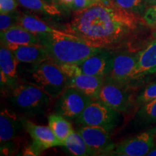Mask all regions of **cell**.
Listing matches in <instances>:
<instances>
[{
  "mask_svg": "<svg viewBox=\"0 0 156 156\" xmlns=\"http://www.w3.org/2000/svg\"><path fill=\"white\" fill-rule=\"evenodd\" d=\"M142 16L112 5L98 3L75 11L65 32L94 47L112 48L125 43L137 30Z\"/></svg>",
  "mask_w": 156,
  "mask_h": 156,
  "instance_id": "obj_1",
  "label": "cell"
},
{
  "mask_svg": "<svg viewBox=\"0 0 156 156\" xmlns=\"http://www.w3.org/2000/svg\"><path fill=\"white\" fill-rule=\"evenodd\" d=\"M48 59L58 65L79 64L101 48L94 47L65 31L38 36Z\"/></svg>",
  "mask_w": 156,
  "mask_h": 156,
  "instance_id": "obj_2",
  "label": "cell"
},
{
  "mask_svg": "<svg viewBox=\"0 0 156 156\" xmlns=\"http://www.w3.org/2000/svg\"><path fill=\"white\" fill-rule=\"evenodd\" d=\"M29 65L22 72L20 80L36 85L52 98L59 97L67 88L68 77L59 66L50 59Z\"/></svg>",
  "mask_w": 156,
  "mask_h": 156,
  "instance_id": "obj_3",
  "label": "cell"
},
{
  "mask_svg": "<svg viewBox=\"0 0 156 156\" xmlns=\"http://www.w3.org/2000/svg\"><path fill=\"white\" fill-rule=\"evenodd\" d=\"M52 99L47 93L27 83H20L10 91L9 101L25 114L34 116L44 113Z\"/></svg>",
  "mask_w": 156,
  "mask_h": 156,
  "instance_id": "obj_4",
  "label": "cell"
},
{
  "mask_svg": "<svg viewBox=\"0 0 156 156\" xmlns=\"http://www.w3.org/2000/svg\"><path fill=\"white\" fill-rule=\"evenodd\" d=\"M131 86L105 79L98 98L101 102L119 113H129L136 105Z\"/></svg>",
  "mask_w": 156,
  "mask_h": 156,
  "instance_id": "obj_5",
  "label": "cell"
},
{
  "mask_svg": "<svg viewBox=\"0 0 156 156\" xmlns=\"http://www.w3.org/2000/svg\"><path fill=\"white\" fill-rule=\"evenodd\" d=\"M119 113L97 99L90 103L75 120L83 126H98L112 132L119 122Z\"/></svg>",
  "mask_w": 156,
  "mask_h": 156,
  "instance_id": "obj_6",
  "label": "cell"
},
{
  "mask_svg": "<svg viewBox=\"0 0 156 156\" xmlns=\"http://www.w3.org/2000/svg\"><path fill=\"white\" fill-rule=\"evenodd\" d=\"M155 141L156 126L124 140L118 145H116L112 153L122 156L147 155L155 146Z\"/></svg>",
  "mask_w": 156,
  "mask_h": 156,
  "instance_id": "obj_7",
  "label": "cell"
},
{
  "mask_svg": "<svg viewBox=\"0 0 156 156\" xmlns=\"http://www.w3.org/2000/svg\"><path fill=\"white\" fill-rule=\"evenodd\" d=\"M113 54L114 60L112 70L105 79L130 85L131 76L137 62L140 51L124 50Z\"/></svg>",
  "mask_w": 156,
  "mask_h": 156,
  "instance_id": "obj_8",
  "label": "cell"
},
{
  "mask_svg": "<svg viewBox=\"0 0 156 156\" xmlns=\"http://www.w3.org/2000/svg\"><path fill=\"white\" fill-rule=\"evenodd\" d=\"M93 101L77 90L67 87L58 97L56 105V114L67 119H76Z\"/></svg>",
  "mask_w": 156,
  "mask_h": 156,
  "instance_id": "obj_9",
  "label": "cell"
},
{
  "mask_svg": "<svg viewBox=\"0 0 156 156\" xmlns=\"http://www.w3.org/2000/svg\"><path fill=\"white\" fill-rule=\"evenodd\" d=\"M93 155L112 153L116 145L111 137V132L98 126H83L78 129Z\"/></svg>",
  "mask_w": 156,
  "mask_h": 156,
  "instance_id": "obj_10",
  "label": "cell"
},
{
  "mask_svg": "<svg viewBox=\"0 0 156 156\" xmlns=\"http://www.w3.org/2000/svg\"><path fill=\"white\" fill-rule=\"evenodd\" d=\"M113 60V52L101 48L77 65L81 73L106 78L112 70Z\"/></svg>",
  "mask_w": 156,
  "mask_h": 156,
  "instance_id": "obj_11",
  "label": "cell"
},
{
  "mask_svg": "<svg viewBox=\"0 0 156 156\" xmlns=\"http://www.w3.org/2000/svg\"><path fill=\"white\" fill-rule=\"evenodd\" d=\"M23 120L20 119L14 112L7 108H3L0 114V143L1 153H9L11 142L19 135L24 126Z\"/></svg>",
  "mask_w": 156,
  "mask_h": 156,
  "instance_id": "obj_12",
  "label": "cell"
},
{
  "mask_svg": "<svg viewBox=\"0 0 156 156\" xmlns=\"http://www.w3.org/2000/svg\"><path fill=\"white\" fill-rule=\"evenodd\" d=\"M20 62L10 49L1 46L0 48V82L2 90L11 91L20 83Z\"/></svg>",
  "mask_w": 156,
  "mask_h": 156,
  "instance_id": "obj_13",
  "label": "cell"
},
{
  "mask_svg": "<svg viewBox=\"0 0 156 156\" xmlns=\"http://www.w3.org/2000/svg\"><path fill=\"white\" fill-rule=\"evenodd\" d=\"M156 74V38H153L143 49L140 51L139 57L131 76V83L141 81L144 78Z\"/></svg>",
  "mask_w": 156,
  "mask_h": 156,
  "instance_id": "obj_14",
  "label": "cell"
},
{
  "mask_svg": "<svg viewBox=\"0 0 156 156\" xmlns=\"http://www.w3.org/2000/svg\"><path fill=\"white\" fill-rule=\"evenodd\" d=\"M23 124L33 140L32 145L40 154L48 148L61 146L49 126L38 125L27 119L23 120Z\"/></svg>",
  "mask_w": 156,
  "mask_h": 156,
  "instance_id": "obj_15",
  "label": "cell"
},
{
  "mask_svg": "<svg viewBox=\"0 0 156 156\" xmlns=\"http://www.w3.org/2000/svg\"><path fill=\"white\" fill-rule=\"evenodd\" d=\"M0 37L1 46H5L9 49L18 46L41 44L38 36L18 25L1 32Z\"/></svg>",
  "mask_w": 156,
  "mask_h": 156,
  "instance_id": "obj_16",
  "label": "cell"
},
{
  "mask_svg": "<svg viewBox=\"0 0 156 156\" xmlns=\"http://www.w3.org/2000/svg\"><path fill=\"white\" fill-rule=\"evenodd\" d=\"M104 81V77L82 73L68 78L67 87L77 90L93 100H97Z\"/></svg>",
  "mask_w": 156,
  "mask_h": 156,
  "instance_id": "obj_17",
  "label": "cell"
},
{
  "mask_svg": "<svg viewBox=\"0 0 156 156\" xmlns=\"http://www.w3.org/2000/svg\"><path fill=\"white\" fill-rule=\"evenodd\" d=\"M10 50L20 63L34 64L48 59L46 48L41 44L18 46Z\"/></svg>",
  "mask_w": 156,
  "mask_h": 156,
  "instance_id": "obj_18",
  "label": "cell"
},
{
  "mask_svg": "<svg viewBox=\"0 0 156 156\" xmlns=\"http://www.w3.org/2000/svg\"><path fill=\"white\" fill-rule=\"evenodd\" d=\"M17 25L23 27L26 30L36 34V36L54 34L59 31L57 29L50 26L38 17L25 13H20Z\"/></svg>",
  "mask_w": 156,
  "mask_h": 156,
  "instance_id": "obj_19",
  "label": "cell"
},
{
  "mask_svg": "<svg viewBox=\"0 0 156 156\" xmlns=\"http://www.w3.org/2000/svg\"><path fill=\"white\" fill-rule=\"evenodd\" d=\"M48 126L51 129L54 135L63 146L66 139L74 132L70 122L66 118L58 114H51L48 117Z\"/></svg>",
  "mask_w": 156,
  "mask_h": 156,
  "instance_id": "obj_20",
  "label": "cell"
},
{
  "mask_svg": "<svg viewBox=\"0 0 156 156\" xmlns=\"http://www.w3.org/2000/svg\"><path fill=\"white\" fill-rule=\"evenodd\" d=\"M62 147H64L72 155L76 156L93 155L86 142L78 132L74 131L66 139Z\"/></svg>",
  "mask_w": 156,
  "mask_h": 156,
  "instance_id": "obj_21",
  "label": "cell"
},
{
  "mask_svg": "<svg viewBox=\"0 0 156 156\" xmlns=\"http://www.w3.org/2000/svg\"><path fill=\"white\" fill-rule=\"evenodd\" d=\"M20 6L29 10L40 12L49 16H58L61 12L56 5H51L44 0H17Z\"/></svg>",
  "mask_w": 156,
  "mask_h": 156,
  "instance_id": "obj_22",
  "label": "cell"
},
{
  "mask_svg": "<svg viewBox=\"0 0 156 156\" xmlns=\"http://www.w3.org/2000/svg\"><path fill=\"white\" fill-rule=\"evenodd\" d=\"M136 122L141 126H148L156 123V98L140 106L136 114Z\"/></svg>",
  "mask_w": 156,
  "mask_h": 156,
  "instance_id": "obj_23",
  "label": "cell"
},
{
  "mask_svg": "<svg viewBox=\"0 0 156 156\" xmlns=\"http://www.w3.org/2000/svg\"><path fill=\"white\" fill-rule=\"evenodd\" d=\"M115 6L140 16L143 15L147 8V0H112Z\"/></svg>",
  "mask_w": 156,
  "mask_h": 156,
  "instance_id": "obj_24",
  "label": "cell"
},
{
  "mask_svg": "<svg viewBox=\"0 0 156 156\" xmlns=\"http://www.w3.org/2000/svg\"><path fill=\"white\" fill-rule=\"evenodd\" d=\"M155 98H156V82H153L148 84L138 93L136 97V105L141 106Z\"/></svg>",
  "mask_w": 156,
  "mask_h": 156,
  "instance_id": "obj_25",
  "label": "cell"
},
{
  "mask_svg": "<svg viewBox=\"0 0 156 156\" xmlns=\"http://www.w3.org/2000/svg\"><path fill=\"white\" fill-rule=\"evenodd\" d=\"M20 13L17 9L8 13H0V31L3 32L17 25Z\"/></svg>",
  "mask_w": 156,
  "mask_h": 156,
  "instance_id": "obj_26",
  "label": "cell"
},
{
  "mask_svg": "<svg viewBox=\"0 0 156 156\" xmlns=\"http://www.w3.org/2000/svg\"><path fill=\"white\" fill-rule=\"evenodd\" d=\"M144 23L152 28H156V5L148 7L143 15H142Z\"/></svg>",
  "mask_w": 156,
  "mask_h": 156,
  "instance_id": "obj_27",
  "label": "cell"
},
{
  "mask_svg": "<svg viewBox=\"0 0 156 156\" xmlns=\"http://www.w3.org/2000/svg\"><path fill=\"white\" fill-rule=\"evenodd\" d=\"M18 5L17 0H0V13H8L16 10Z\"/></svg>",
  "mask_w": 156,
  "mask_h": 156,
  "instance_id": "obj_28",
  "label": "cell"
},
{
  "mask_svg": "<svg viewBox=\"0 0 156 156\" xmlns=\"http://www.w3.org/2000/svg\"><path fill=\"white\" fill-rule=\"evenodd\" d=\"M23 155H33V156H36V155H40L41 154L36 151V149L34 147V145L31 144L30 145L27 146L24 148V150L23 151Z\"/></svg>",
  "mask_w": 156,
  "mask_h": 156,
  "instance_id": "obj_29",
  "label": "cell"
},
{
  "mask_svg": "<svg viewBox=\"0 0 156 156\" xmlns=\"http://www.w3.org/2000/svg\"><path fill=\"white\" fill-rule=\"evenodd\" d=\"M56 3H58L62 6H64V7L71 9L73 8L74 4V0H56Z\"/></svg>",
  "mask_w": 156,
  "mask_h": 156,
  "instance_id": "obj_30",
  "label": "cell"
},
{
  "mask_svg": "<svg viewBox=\"0 0 156 156\" xmlns=\"http://www.w3.org/2000/svg\"><path fill=\"white\" fill-rule=\"evenodd\" d=\"M148 156H156V146L154 147L151 150V151L147 153Z\"/></svg>",
  "mask_w": 156,
  "mask_h": 156,
  "instance_id": "obj_31",
  "label": "cell"
},
{
  "mask_svg": "<svg viewBox=\"0 0 156 156\" xmlns=\"http://www.w3.org/2000/svg\"><path fill=\"white\" fill-rule=\"evenodd\" d=\"M147 3L148 7L156 5V0H147Z\"/></svg>",
  "mask_w": 156,
  "mask_h": 156,
  "instance_id": "obj_32",
  "label": "cell"
},
{
  "mask_svg": "<svg viewBox=\"0 0 156 156\" xmlns=\"http://www.w3.org/2000/svg\"><path fill=\"white\" fill-rule=\"evenodd\" d=\"M44 1L46 2H48V3H49V4H51V5H57V3H56V0H44Z\"/></svg>",
  "mask_w": 156,
  "mask_h": 156,
  "instance_id": "obj_33",
  "label": "cell"
},
{
  "mask_svg": "<svg viewBox=\"0 0 156 156\" xmlns=\"http://www.w3.org/2000/svg\"><path fill=\"white\" fill-rule=\"evenodd\" d=\"M152 36H153V38H156V28H153V31H152Z\"/></svg>",
  "mask_w": 156,
  "mask_h": 156,
  "instance_id": "obj_34",
  "label": "cell"
}]
</instances>
